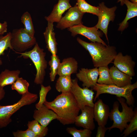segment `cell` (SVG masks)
Wrapping results in <instances>:
<instances>
[{
  "instance_id": "obj_2",
  "label": "cell",
  "mask_w": 137,
  "mask_h": 137,
  "mask_svg": "<svg viewBox=\"0 0 137 137\" xmlns=\"http://www.w3.org/2000/svg\"><path fill=\"white\" fill-rule=\"evenodd\" d=\"M77 40L88 52L93 65L96 67L108 66L112 62L117 54L114 46L106 45L97 42L88 43L79 37L77 38Z\"/></svg>"
},
{
  "instance_id": "obj_26",
  "label": "cell",
  "mask_w": 137,
  "mask_h": 137,
  "mask_svg": "<svg viewBox=\"0 0 137 137\" xmlns=\"http://www.w3.org/2000/svg\"><path fill=\"white\" fill-rule=\"evenodd\" d=\"M79 10L81 12H87L98 16L99 13V6L96 7L89 4L85 0L77 1L76 5Z\"/></svg>"
},
{
  "instance_id": "obj_37",
  "label": "cell",
  "mask_w": 137,
  "mask_h": 137,
  "mask_svg": "<svg viewBox=\"0 0 137 137\" xmlns=\"http://www.w3.org/2000/svg\"><path fill=\"white\" fill-rule=\"evenodd\" d=\"M5 92L4 88L0 86V101L5 97Z\"/></svg>"
},
{
  "instance_id": "obj_21",
  "label": "cell",
  "mask_w": 137,
  "mask_h": 137,
  "mask_svg": "<svg viewBox=\"0 0 137 137\" xmlns=\"http://www.w3.org/2000/svg\"><path fill=\"white\" fill-rule=\"evenodd\" d=\"M123 1L124 4H125L127 7V11L125 18L119 24L118 30L121 31L128 27V21L137 15V3H132L128 0Z\"/></svg>"
},
{
  "instance_id": "obj_36",
  "label": "cell",
  "mask_w": 137,
  "mask_h": 137,
  "mask_svg": "<svg viewBox=\"0 0 137 137\" xmlns=\"http://www.w3.org/2000/svg\"><path fill=\"white\" fill-rule=\"evenodd\" d=\"M8 24L7 22L5 21L3 23L0 22V35H2L7 32Z\"/></svg>"
},
{
  "instance_id": "obj_7",
  "label": "cell",
  "mask_w": 137,
  "mask_h": 137,
  "mask_svg": "<svg viewBox=\"0 0 137 137\" xmlns=\"http://www.w3.org/2000/svg\"><path fill=\"white\" fill-rule=\"evenodd\" d=\"M10 40L12 50L22 53L37 43L36 38L30 36L24 28L13 29Z\"/></svg>"
},
{
  "instance_id": "obj_25",
  "label": "cell",
  "mask_w": 137,
  "mask_h": 137,
  "mask_svg": "<svg viewBox=\"0 0 137 137\" xmlns=\"http://www.w3.org/2000/svg\"><path fill=\"white\" fill-rule=\"evenodd\" d=\"M98 69L99 77L97 80V83L101 84H114L110 76L109 69L108 66H100Z\"/></svg>"
},
{
  "instance_id": "obj_30",
  "label": "cell",
  "mask_w": 137,
  "mask_h": 137,
  "mask_svg": "<svg viewBox=\"0 0 137 137\" xmlns=\"http://www.w3.org/2000/svg\"><path fill=\"white\" fill-rule=\"evenodd\" d=\"M11 33L9 32L5 36H0V57L4 54V52L9 48L12 49L10 43ZM2 64V62L0 58V65Z\"/></svg>"
},
{
  "instance_id": "obj_8",
  "label": "cell",
  "mask_w": 137,
  "mask_h": 137,
  "mask_svg": "<svg viewBox=\"0 0 137 137\" xmlns=\"http://www.w3.org/2000/svg\"><path fill=\"white\" fill-rule=\"evenodd\" d=\"M72 86L70 91L80 110L85 106L93 107L94 93L93 90L87 87L81 88L78 84L77 78L72 79Z\"/></svg>"
},
{
  "instance_id": "obj_35",
  "label": "cell",
  "mask_w": 137,
  "mask_h": 137,
  "mask_svg": "<svg viewBox=\"0 0 137 137\" xmlns=\"http://www.w3.org/2000/svg\"><path fill=\"white\" fill-rule=\"evenodd\" d=\"M108 129V128L105 126H98L97 130L96 136V137H105L106 132Z\"/></svg>"
},
{
  "instance_id": "obj_17",
  "label": "cell",
  "mask_w": 137,
  "mask_h": 137,
  "mask_svg": "<svg viewBox=\"0 0 137 137\" xmlns=\"http://www.w3.org/2000/svg\"><path fill=\"white\" fill-rule=\"evenodd\" d=\"M70 0H58L50 14L45 17V19L48 22L53 23L58 22L62 17V14L72 7L69 3Z\"/></svg>"
},
{
  "instance_id": "obj_18",
  "label": "cell",
  "mask_w": 137,
  "mask_h": 137,
  "mask_svg": "<svg viewBox=\"0 0 137 137\" xmlns=\"http://www.w3.org/2000/svg\"><path fill=\"white\" fill-rule=\"evenodd\" d=\"M111 77L114 84L119 87H123L131 84L132 77L119 70L115 66L109 69Z\"/></svg>"
},
{
  "instance_id": "obj_3",
  "label": "cell",
  "mask_w": 137,
  "mask_h": 137,
  "mask_svg": "<svg viewBox=\"0 0 137 137\" xmlns=\"http://www.w3.org/2000/svg\"><path fill=\"white\" fill-rule=\"evenodd\" d=\"M117 99L121 105L122 111L119 110V105L118 101H114L109 117L111 120L113 121V123L111 126L108 128L109 131L114 128H118L122 132L126 127L128 123L133 118L134 112L132 107L128 105L124 97H117Z\"/></svg>"
},
{
  "instance_id": "obj_32",
  "label": "cell",
  "mask_w": 137,
  "mask_h": 137,
  "mask_svg": "<svg viewBox=\"0 0 137 137\" xmlns=\"http://www.w3.org/2000/svg\"><path fill=\"white\" fill-rule=\"evenodd\" d=\"M134 115L130 122V123L127 125L126 127L121 135H123V137H126L137 129V110L136 108L134 110Z\"/></svg>"
},
{
  "instance_id": "obj_5",
  "label": "cell",
  "mask_w": 137,
  "mask_h": 137,
  "mask_svg": "<svg viewBox=\"0 0 137 137\" xmlns=\"http://www.w3.org/2000/svg\"><path fill=\"white\" fill-rule=\"evenodd\" d=\"M21 54L20 57L24 58H29L34 64L36 70V74L34 80L37 84H42L46 74V69L47 62L45 59L46 53L41 48L37 42L31 50L24 53L16 52Z\"/></svg>"
},
{
  "instance_id": "obj_33",
  "label": "cell",
  "mask_w": 137,
  "mask_h": 137,
  "mask_svg": "<svg viewBox=\"0 0 137 137\" xmlns=\"http://www.w3.org/2000/svg\"><path fill=\"white\" fill-rule=\"evenodd\" d=\"M41 85V88L39 93L40 99L39 102L35 105L37 109L40 108L44 104L45 101L46 100V97L48 93L52 89L50 85L45 87L42 84Z\"/></svg>"
},
{
  "instance_id": "obj_12",
  "label": "cell",
  "mask_w": 137,
  "mask_h": 137,
  "mask_svg": "<svg viewBox=\"0 0 137 137\" xmlns=\"http://www.w3.org/2000/svg\"><path fill=\"white\" fill-rule=\"evenodd\" d=\"M114 66L122 72L131 76H134L135 62L130 55L123 56L122 53L117 54L114 60Z\"/></svg>"
},
{
  "instance_id": "obj_39",
  "label": "cell",
  "mask_w": 137,
  "mask_h": 137,
  "mask_svg": "<svg viewBox=\"0 0 137 137\" xmlns=\"http://www.w3.org/2000/svg\"><path fill=\"white\" fill-rule=\"evenodd\" d=\"M131 2L134 3H137V0H130Z\"/></svg>"
},
{
  "instance_id": "obj_29",
  "label": "cell",
  "mask_w": 137,
  "mask_h": 137,
  "mask_svg": "<svg viewBox=\"0 0 137 137\" xmlns=\"http://www.w3.org/2000/svg\"><path fill=\"white\" fill-rule=\"evenodd\" d=\"M61 62L59 57L57 55H52L48 62L50 66L49 77L50 81H54L57 74L58 70Z\"/></svg>"
},
{
  "instance_id": "obj_28",
  "label": "cell",
  "mask_w": 137,
  "mask_h": 137,
  "mask_svg": "<svg viewBox=\"0 0 137 137\" xmlns=\"http://www.w3.org/2000/svg\"><path fill=\"white\" fill-rule=\"evenodd\" d=\"M21 22L24 25V29L30 36L33 37L35 33L34 27L30 14L26 11L23 13L21 19Z\"/></svg>"
},
{
  "instance_id": "obj_16",
  "label": "cell",
  "mask_w": 137,
  "mask_h": 137,
  "mask_svg": "<svg viewBox=\"0 0 137 137\" xmlns=\"http://www.w3.org/2000/svg\"><path fill=\"white\" fill-rule=\"evenodd\" d=\"M33 117L42 125L47 127L53 120L57 119V115L44 105L34 111Z\"/></svg>"
},
{
  "instance_id": "obj_20",
  "label": "cell",
  "mask_w": 137,
  "mask_h": 137,
  "mask_svg": "<svg viewBox=\"0 0 137 137\" xmlns=\"http://www.w3.org/2000/svg\"><path fill=\"white\" fill-rule=\"evenodd\" d=\"M78 68L77 61L73 57L64 59L60 63L57 74L59 76L71 75L77 73Z\"/></svg>"
},
{
  "instance_id": "obj_1",
  "label": "cell",
  "mask_w": 137,
  "mask_h": 137,
  "mask_svg": "<svg viewBox=\"0 0 137 137\" xmlns=\"http://www.w3.org/2000/svg\"><path fill=\"white\" fill-rule=\"evenodd\" d=\"M44 105L57 115V119L64 125L74 124L80 110L71 91L61 93L52 101L46 100Z\"/></svg>"
},
{
  "instance_id": "obj_15",
  "label": "cell",
  "mask_w": 137,
  "mask_h": 137,
  "mask_svg": "<svg viewBox=\"0 0 137 137\" xmlns=\"http://www.w3.org/2000/svg\"><path fill=\"white\" fill-rule=\"evenodd\" d=\"M93 108L94 119L98 126H105L110 114L109 106L99 99L94 104Z\"/></svg>"
},
{
  "instance_id": "obj_11",
  "label": "cell",
  "mask_w": 137,
  "mask_h": 137,
  "mask_svg": "<svg viewBox=\"0 0 137 137\" xmlns=\"http://www.w3.org/2000/svg\"><path fill=\"white\" fill-rule=\"evenodd\" d=\"M84 14L79 10L75 5L70 8L65 15L62 17L57 23L56 27L63 30L82 24V19Z\"/></svg>"
},
{
  "instance_id": "obj_14",
  "label": "cell",
  "mask_w": 137,
  "mask_h": 137,
  "mask_svg": "<svg viewBox=\"0 0 137 137\" xmlns=\"http://www.w3.org/2000/svg\"><path fill=\"white\" fill-rule=\"evenodd\" d=\"M99 75L97 67L92 69L82 68L76 74V76L83 83V87L92 88L97 83Z\"/></svg>"
},
{
  "instance_id": "obj_40",
  "label": "cell",
  "mask_w": 137,
  "mask_h": 137,
  "mask_svg": "<svg viewBox=\"0 0 137 137\" xmlns=\"http://www.w3.org/2000/svg\"><path fill=\"white\" fill-rule=\"evenodd\" d=\"M76 0L77 1H81L82 0Z\"/></svg>"
},
{
  "instance_id": "obj_34",
  "label": "cell",
  "mask_w": 137,
  "mask_h": 137,
  "mask_svg": "<svg viewBox=\"0 0 137 137\" xmlns=\"http://www.w3.org/2000/svg\"><path fill=\"white\" fill-rule=\"evenodd\" d=\"M14 137H38L32 131L28 128L26 130L23 131L18 130L12 133Z\"/></svg>"
},
{
  "instance_id": "obj_27",
  "label": "cell",
  "mask_w": 137,
  "mask_h": 137,
  "mask_svg": "<svg viewBox=\"0 0 137 137\" xmlns=\"http://www.w3.org/2000/svg\"><path fill=\"white\" fill-rule=\"evenodd\" d=\"M11 85V88L12 90H16L19 94L22 95L29 92L28 88L29 85V83L22 77L18 78Z\"/></svg>"
},
{
  "instance_id": "obj_24",
  "label": "cell",
  "mask_w": 137,
  "mask_h": 137,
  "mask_svg": "<svg viewBox=\"0 0 137 137\" xmlns=\"http://www.w3.org/2000/svg\"><path fill=\"white\" fill-rule=\"evenodd\" d=\"M27 126L28 128L35 133L38 137H44L48 133V129L47 126L42 125L35 120L28 121Z\"/></svg>"
},
{
  "instance_id": "obj_6",
  "label": "cell",
  "mask_w": 137,
  "mask_h": 137,
  "mask_svg": "<svg viewBox=\"0 0 137 137\" xmlns=\"http://www.w3.org/2000/svg\"><path fill=\"white\" fill-rule=\"evenodd\" d=\"M38 97L37 94L29 92L22 95L20 100L13 104L0 105V128L6 127L11 122V116L15 113L22 107L35 103Z\"/></svg>"
},
{
  "instance_id": "obj_19",
  "label": "cell",
  "mask_w": 137,
  "mask_h": 137,
  "mask_svg": "<svg viewBox=\"0 0 137 137\" xmlns=\"http://www.w3.org/2000/svg\"><path fill=\"white\" fill-rule=\"evenodd\" d=\"M53 23L48 22L43 35L46 44V48L52 55H56L57 52V45L55 37V33L54 32Z\"/></svg>"
},
{
  "instance_id": "obj_9",
  "label": "cell",
  "mask_w": 137,
  "mask_h": 137,
  "mask_svg": "<svg viewBox=\"0 0 137 137\" xmlns=\"http://www.w3.org/2000/svg\"><path fill=\"white\" fill-rule=\"evenodd\" d=\"M68 28L73 37L78 34L80 35L85 37L92 42H97L107 45L100 38L103 35L102 32L99 31L95 26L88 27L81 24Z\"/></svg>"
},
{
  "instance_id": "obj_23",
  "label": "cell",
  "mask_w": 137,
  "mask_h": 137,
  "mask_svg": "<svg viewBox=\"0 0 137 137\" xmlns=\"http://www.w3.org/2000/svg\"><path fill=\"white\" fill-rule=\"evenodd\" d=\"M72 84L71 75L59 76L57 81L55 88L59 92L67 93L70 91Z\"/></svg>"
},
{
  "instance_id": "obj_10",
  "label": "cell",
  "mask_w": 137,
  "mask_h": 137,
  "mask_svg": "<svg viewBox=\"0 0 137 137\" xmlns=\"http://www.w3.org/2000/svg\"><path fill=\"white\" fill-rule=\"evenodd\" d=\"M100 11L98 22L95 26L97 29H100L105 34L108 42L107 36L108 26L110 21L113 22L115 17V12L117 7L114 6L111 8L107 7L104 2L100 3L99 6Z\"/></svg>"
},
{
  "instance_id": "obj_4",
  "label": "cell",
  "mask_w": 137,
  "mask_h": 137,
  "mask_svg": "<svg viewBox=\"0 0 137 137\" xmlns=\"http://www.w3.org/2000/svg\"><path fill=\"white\" fill-rule=\"evenodd\" d=\"M137 88V82L133 84L123 87H118L115 84H99L97 83L92 88L96 92L94 101H95L101 94L108 93L114 95L117 97L124 98L126 102L129 106H133L134 103V97L132 92Z\"/></svg>"
},
{
  "instance_id": "obj_38",
  "label": "cell",
  "mask_w": 137,
  "mask_h": 137,
  "mask_svg": "<svg viewBox=\"0 0 137 137\" xmlns=\"http://www.w3.org/2000/svg\"><path fill=\"white\" fill-rule=\"evenodd\" d=\"M117 2H121V5L122 6L124 4L123 0H118V1Z\"/></svg>"
},
{
  "instance_id": "obj_22",
  "label": "cell",
  "mask_w": 137,
  "mask_h": 137,
  "mask_svg": "<svg viewBox=\"0 0 137 137\" xmlns=\"http://www.w3.org/2000/svg\"><path fill=\"white\" fill-rule=\"evenodd\" d=\"M20 73L19 70L11 71L6 69L0 74V86L4 88L6 85H12L19 77Z\"/></svg>"
},
{
  "instance_id": "obj_31",
  "label": "cell",
  "mask_w": 137,
  "mask_h": 137,
  "mask_svg": "<svg viewBox=\"0 0 137 137\" xmlns=\"http://www.w3.org/2000/svg\"><path fill=\"white\" fill-rule=\"evenodd\" d=\"M66 131L74 137H90L92 134V131L86 128L78 129L75 127H68Z\"/></svg>"
},
{
  "instance_id": "obj_13",
  "label": "cell",
  "mask_w": 137,
  "mask_h": 137,
  "mask_svg": "<svg viewBox=\"0 0 137 137\" xmlns=\"http://www.w3.org/2000/svg\"><path fill=\"white\" fill-rule=\"evenodd\" d=\"M81 110V114L76 117L74 124L77 127L94 130L95 126L93 107L85 106Z\"/></svg>"
}]
</instances>
